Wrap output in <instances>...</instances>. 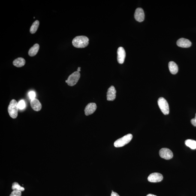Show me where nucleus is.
<instances>
[{"instance_id": "nucleus-15", "label": "nucleus", "mask_w": 196, "mask_h": 196, "mask_svg": "<svg viewBox=\"0 0 196 196\" xmlns=\"http://www.w3.org/2000/svg\"><path fill=\"white\" fill-rule=\"evenodd\" d=\"M39 49V45L38 44H34L31 47L28 51V55L31 57L35 56Z\"/></svg>"}, {"instance_id": "nucleus-21", "label": "nucleus", "mask_w": 196, "mask_h": 196, "mask_svg": "<svg viewBox=\"0 0 196 196\" xmlns=\"http://www.w3.org/2000/svg\"><path fill=\"white\" fill-rule=\"evenodd\" d=\"M22 193L21 191L13 190V192H11L10 196H21Z\"/></svg>"}, {"instance_id": "nucleus-26", "label": "nucleus", "mask_w": 196, "mask_h": 196, "mask_svg": "<svg viewBox=\"0 0 196 196\" xmlns=\"http://www.w3.org/2000/svg\"><path fill=\"white\" fill-rule=\"evenodd\" d=\"M81 71V68L80 67H78V68H77V71L79 72Z\"/></svg>"}, {"instance_id": "nucleus-5", "label": "nucleus", "mask_w": 196, "mask_h": 196, "mask_svg": "<svg viewBox=\"0 0 196 196\" xmlns=\"http://www.w3.org/2000/svg\"><path fill=\"white\" fill-rule=\"evenodd\" d=\"M80 77V73L77 71L75 72L69 76L67 80V84L70 86H74L78 81Z\"/></svg>"}, {"instance_id": "nucleus-2", "label": "nucleus", "mask_w": 196, "mask_h": 196, "mask_svg": "<svg viewBox=\"0 0 196 196\" xmlns=\"http://www.w3.org/2000/svg\"><path fill=\"white\" fill-rule=\"evenodd\" d=\"M19 107L18 103L15 100L13 99L10 102L8 106V110L10 116L13 119H16L17 117Z\"/></svg>"}, {"instance_id": "nucleus-17", "label": "nucleus", "mask_w": 196, "mask_h": 196, "mask_svg": "<svg viewBox=\"0 0 196 196\" xmlns=\"http://www.w3.org/2000/svg\"><path fill=\"white\" fill-rule=\"evenodd\" d=\"M185 145L191 149L194 150L196 149V141L192 140H187L185 142Z\"/></svg>"}, {"instance_id": "nucleus-22", "label": "nucleus", "mask_w": 196, "mask_h": 196, "mask_svg": "<svg viewBox=\"0 0 196 196\" xmlns=\"http://www.w3.org/2000/svg\"><path fill=\"white\" fill-rule=\"evenodd\" d=\"M28 96L31 100H33L35 99L36 97V93L34 91H30L28 93Z\"/></svg>"}, {"instance_id": "nucleus-14", "label": "nucleus", "mask_w": 196, "mask_h": 196, "mask_svg": "<svg viewBox=\"0 0 196 196\" xmlns=\"http://www.w3.org/2000/svg\"><path fill=\"white\" fill-rule=\"evenodd\" d=\"M169 68L170 73L173 74H177L178 71V68L177 64L173 61H170L169 63Z\"/></svg>"}, {"instance_id": "nucleus-20", "label": "nucleus", "mask_w": 196, "mask_h": 196, "mask_svg": "<svg viewBox=\"0 0 196 196\" xmlns=\"http://www.w3.org/2000/svg\"><path fill=\"white\" fill-rule=\"evenodd\" d=\"M18 106L20 110H23L25 107V103L24 100H21L18 103Z\"/></svg>"}, {"instance_id": "nucleus-25", "label": "nucleus", "mask_w": 196, "mask_h": 196, "mask_svg": "<svg viewBox=\"0 0 196 196\" xmlns=\"http://www.w3.org/2000/svg\"><path fill=\"white\" fill-rule=\"evenodd\" d=\"M146 196H157L153 195V194H148V195Z\"/></svg>"}, {"instance_id": "nucleus-9", "label": "nucleus", "mask_w": 196, "mask_h": 196, "mask_svg": "<svg viewBox=\"0 0 196 196\" xmlns=\"http://www.w3.org/2000/svg\"><path fill=\"white\" fill-rule=\"evenodd\" d=\"M117 61L119 64L123 63L125 61L126 53L125 49L122 47H119L117 50Z\"/></svg>"}, {"instance_id": "nucleus-1", "label": "nucleus", "mask_w": 196, "mask_h": 196, "mask_svg": "<svg viewBox=\"0 0 196 196\" xmlns=\"http://www.w3.org/2000/svg\"><path fill=\"white\" fill-rule=\"evenodd\" d=\"M89 39L84 36L76 37L72 40V44L77 48H84L88 46Z\"/></svg>"}, {"instance_id": "nucleus-3", "label": "nucleus", "mask_w": 196, "mask_h": 196, "mask_svg": "<svg viewBox=\"0 0 196 196\" xmlns=\"http://www.w3.org/2000/svg\"><path fill=\"white\" fill-rule=\"evenodd\" d=\"M133 136L131 134H129L124 136L118 139L115 142L114 146L116 148L122 147L128 144L132 140Z\"/></svg>"}, {"instance_id": "nucleus-6", "label": "nucleus", "mask_w": 196, "mask_h": 196, "mask_svg": "<svg viewBox=\"0 0 196 196\" xmlns=\"http://www.w3.org/2000/svg\"><path fill=\"white\" fill-rule=\"evenodd\" d=\"M159 155L162 158L166 160L171 159L173 157V154L172 151L166 148H162L160 150Z\"/></svg>"}, {"instance_id": "nucleus-28", "label": "nucleus", "mask_w": 196, "mask_h": 196, "mask_svg": "<svg viewBox=\"0 0 196 196\" xmlns=\"http://www.w3.org/2000/svg\"><path fill=\"white\" fill-rule=\"evenodd\" d=\"M195 118H196V114H195Z\"/></svg>"}, {"instance_id": "nucleus-13", "label": "nucleus", "mask_w": 196, "mask_h": 196, "mask_svg": "<svg viewBox=\"0 0 196 196\" xmlns=\"http://www.w3.org/2000/svg\"><path fill=\"white\" fill-rule=\"evenodd\" d=\"M30 104L33 110L36 111H39L41 110L42 106L41 103L37 99L31 100Z\"/></svg>"}, {"instance_id": "nucleus-7", "label": "nucleus", "mask_w": 196, "mask_h": 196, "mask_svg": "<svg viewBox=\"0 0 196 196\" xmlns=\"http://www.w3.org/2000/svg\"><path fill=\"white\" fill-rule=\"evenodd\" d=\"M163 179L162 175L161 174L157 173L151 174L148 178V181L149 182L153 183L161 182Z\"/></svg>"}, {"instance_id": "nucleus-23", "label": "nucleus", "mask_w": 196, "mask_h": 196, "mask_svg": "<svg viewBox=\"0 0 196 196\" xmlns=\"http://www.w3.org/2000/svg\"><path fill=\"white\" fill-rule=\"evenodd\" d=\"M191 123L194 126H196V118H195L191 119Z\"/></svg>"}, {"instance_id": "nucleus-24", "label": "nucleus", "mask_w": 196, "mask_h": 196, "mask_svg": "<svg viewBox=\"0 0 196 196\" xmlns=\"http://www.w3.org/2000/svg\"><path fill=\"white\" fill-rule=\"evenodd\" d=\"M111 196H120L119 194H118L117 193L115 192H112L111 194Z\"/></svg>"}, {"instance_id": "nucleus-11", "label": "nucleus", "mask_w": 196, "mask_h": 196, "mask_svg": "<svg viewBox=\"0 0 196 196\" xmlns=\"http://www.w3.org/2000/svg\"><path fill=\"white\" fill-rule=\"evenodd\" d=\"M116 91L115 87L111 86L108 89L107 93V99L108 101H113L116 98Z\"/></svg>"}, {"instance_id": "nucleus-8", "label": "nucleus", "mask_w": 196, "mask_h": 196, "mask_svg": "<svg viewBox=\"0 0 196 196\" xmlns=\"http://www.w3.org/2000/svg\"><path fill=\"white\" fill-rule=\"evenodd\" d=\"M134 18L138 22H143L145 19V14L142 8H138L136 9L134 13Z\"/></svg>"}, {"instance_id": "nucleus-10", "label": "nucleus", "mask_w": 196, "mask_h": 196, "mask_svg": "<svg viewBox=\"0 0 196 196\" xmlns=\"http://www.w3.org/2000/svg\"><path fill=\"white\" fill-rule=\"evenodd\" d=\"M97 109L96 104L95 103H90L86 105L85 109V115L86 116L92 114L95 112Z\"/></svg>"}, {"instance_id": "nucleus-19", "label": "nucleus", "mask_w": 196, "mask_h": 196, "mask_svg": "<svg viewBox=\"0 0 196 196\" xmlns=\"http://www.w3.org/2000/svg\"><path fill=\"white\" fill-rule=\"evenodd\" d=\"M12 189L13 190H17L23 191L25 190V188L21 186L17 182H15L13 184Z\"/></svg>"}, {"instance_id": "nucleus-4", "label": "nucleus", "mask_w": 196, "mask_h": 196, "mask_svg": "<svg viewBox=\"0 0 196 196\" xmlns=\"http://www.w3.org/2000/svg\"><path fill=\"white\" fill-rule=\"evenodd\" d=\"M158 104L162 113L164 115H168L169 113V107L166 100L164 98L161 97L158 99Z\"/></svg>"}, {"instance_id": "nucleus-12", "label": "nucleus", "mask_w": 196, "mask_h": 196, "mask_svg": "<svg viewBox=\"0 0 196 196\" xmlns=\"http://www.w3.org/2000/svg\"><path fill=\"white\" fill-rule=\"evenodd\" d=\"M177 46L182 48H188L191 46V42L189 40L183 38L179 39L176 42Z\"/></svg>"}, {"instance_id": "nucleus-27", "label": "nucleus", "mask_w": 196, "mask_h": 196, "mask_svg": "<svg viewBox=\"0 0 196 196\" xmlns=\"http://www.w3.org/2000/svg\"><path fill=\"white\" fill-rule=\"evenodd\" d=\"M65 82H66V83H67V80L65 81Z\"/></svg>"}, {"instance_id": "nucleus-18", "label": "nucleus", "mask_w": 196, "mask_h": 196, "mask_svg": "<svg viewBox=\"0 0 196 196\" xmlns=\"http://www.w3.org/2000/svg\"><path fill=\"white\" fill-rule=\"evenodd\" d=\"M39 25V22L38 20H36L32 24L30 29V32L31 34H34L37 32Z\"/></svg>"}, {"instance_id": "nucleus-16", "label": "nucleus", "mask_w": 196, "mask_h": 196, "mask_svg": "<svg viewBox=\"0 0 196 196\" xmlns=\"http://www.w3.org/2000/svg\"><path fill=\"white\" fill-rule=\"evenodd\" d=\"M25 61L24 59L22 58H18L15 59L13 62V65L16 67H21L25 65Z\"/></svg>"}]
</instances>
